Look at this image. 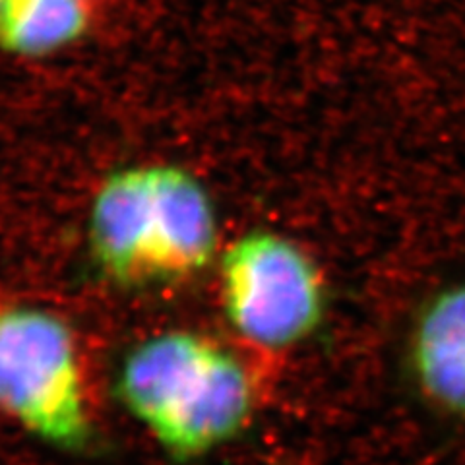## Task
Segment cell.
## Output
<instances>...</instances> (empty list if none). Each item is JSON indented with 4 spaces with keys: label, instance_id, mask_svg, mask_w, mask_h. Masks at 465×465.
Returning a JSON list of instances; mask_svg holds the SVG:
<instances>
[{
    "label": "cell",
    "instance_id": "4",
    "mask_svg": "<svg viewBox=\"0 0 465 465\" xmlns=\"http://www.w3.org/2000/svg\"><path fill=\"white\" fill-rule=\"evenodd\" d=\"M220 293L237 336L268 351L311 338L326 311V283L312 256L272 231L246 232L222 252Z\"/></svg>",
    "mask_w": 465,
    "mask_h": 465
},
{
    "label": "cell",
    "instance_id": "3",
    "mask_svg": "<svg viewBox=\"0 0 465 465\" xmlns=\"http://www.w3.org/2000/svg\"><path fill=\"white\" fill-rule=\"evenodd\" d=\"M0 413L54 446L90 440L94 413L80 349L54 312L0 309Z\"/></svg>",
    "mask_w": 465,
    "mask_h": 465
},
{
    "label": "cell",
    "instance_id": "7",
    "mask_svg": "<svg viewBox=\"0 0 465 465\" xmlns=\"http://www.w3.org/2000/svg\"><path fill=\"white\" fill-rule=\"evenodd\" d=\"M3 3H5V0H0V6H3Z\"/></svg>",
    "mask_w": 465,
    "mask_h": 465
},
{
    "label": "cell",
    "instance_id": "2",
    "mask_svg": "<svg viewBox=\"0 0 465 465\" xmlns=\"http://www.w3.org/2000/svg\"><path fill=\"white\" fill-rule=\"evenodd\" d=\"M220 222L206 186L173 165L111 174L94 196L90 241L111 275L133 283L181 280L213 260Z\"/></svg>",
    "mask_w": 465,
    "mask_h": 465
},
{
    "label": "cell",
    "instance_id": "1",
    "mask_svg": "<svg viewBox=\"0 0 465 465\" xmlns=\"http://www.w3.org/2000/svg\"><path fill=\"white\" fill-rule=\"evenodd\" d=\"M126 410L174 458H198L241 434L258 391L246 362L212 338L165 331L140 341L119 372Z\"/></svg>",
    "mask_w": 465,
    "mask_h": 465
},
{
    "label": "cell",
    "instance_id": "6",
    "mask_svg": "<svg viewBox=\"0 0 465 465\" xmlns=\"http://www.w3.org/2000/svg\"><path fill=\"white\" fill-rule=\"evenodd\" d=\"M85 25V0H5L0 45L24 56L49 54L74 43Z\"/></svg>",
    "mask_w": 465,
    "mask_h": 465
},
{
    "label": "cell",
    "instance_id": "5",
    "mask_svg": "<svg viewBox=\"0 0 465 465\" xmlns=\"http://www.w3.org/2000/svg\"><path fill=\"white\" fill-rule=\"evenodd\" d=\"M410 362L430 401L465 415V283L442 289L419 312Z\"/></svg>",
    "mask_w": 465,
    "mask_h": 465
}]
</instances>
